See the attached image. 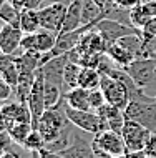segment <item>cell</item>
I'll use <instances>...</instances> for the list:
<instances>
[{
  "label": "cell",
  "mask_w": 156,
  "mask_h": 158,
  "mask_svg": "<svg viewBox=\"0 0 156 158\" xmlns=\"http://www.w3.org/2000/svg\"><path fill=\"white\" fill-rule=\"evenodd\" d=\"M22 148H25L27 152H33V153H38L42 148H45V140H43V136L40 135V131L33 128L30 131V135L25 138Z\"/></svg>",
  "instance_id": "obj_25"
},
{
  "label": "cell",
  "mask_w": 156,
  "mask_h": 158,
  "mask_svg": "<svg viewBox=\"0 0 156 158\" xmlns=\"http://www.w3.org/2000/svg\"><path fill=\"white\" fill-rule=\"evenodd\" d=\"M38 158H65V156L60 155V153H57V152H50L47 148H42L38 152Z\"/></svg>",
  "instance_id": "obj_32"
},
{
  "label": "cell",
  "mask_w": 156,
  "mask_h": 158,
  "mask_svg": "<svg viewBox=\"0 0 156 158\" xmlns=\"http://www.w3.org/2000/svg\"><path fill=\"white\" fill-rule=\"evenodd\" d=\"M82 5H83V0H73V2L68 5L60 33H68V32L78 30V28L83 27V22H82Z\"/></svg>",
  "instance_id": "obj_14"
},
{
  "label": "cell",
  "mask_w": 156,
  "mask_h": 158,
  "mask_svg": "<svg viewBox=\"0 0 156 158\" xmlns=\"http://www.w3.org/2000/svg\"><path fill=\"white\" fill-rule=\"evenodd\" d=\"M2 158H22V156H20V155H18V153H17V152L7 150V152L3 153V155H2Z\"/></svg>",
  "instance_id": "obj_34"
},
{
  "label": "cell",
  "mask_w": 156,
  "mask_h": 158,
  "mask_svg": "<svg viewBox=\"0 0 156 158\" xmlns=\"http://www.w3.org/2000/svg\"><path fill=\"white\" fill-rule=\"evenodd\" d=\"M145 155L148 158H156V133L151 135L150 142H148V145H146V148H145Z\"/></svg>",
  "instance_id": "obj_29"
},
{
  "label": "cell",
  "mask_w": 156,
  "mask_h": 158,
  "mask_svg": "<svg viewBox=\"0 0 156 158\" xmlns=\"http://www.w3.org/2000/svg\"><path fill=\"white\" fill-rule=\"evenodd\" d=\"M2 53H3V52H2V47H0V55H2Z\"/></svg>",
  "instance_id": "obj_41"
},
{
  "label": "cell",
  "mask_w": 156,
  "mask_h": 158,
  "mask_svg": "<svg viewBox=\"0 0 156 158\" xmlns=\"http://www.w3.org/2000/svg\"><path fill=\"white\" fill-rule=\"evenodd\" d=\"M93 2H95V3H98V5L103 8V7H105V5H106V3L110 2V0H93Z\"/></svg>",
  "instance_id": "obj_36"
},
{
  "label": "cell",
  "mask_w": 156,
  "mask_h": 158,
  "mask_svg": "<svg viewBox=\"0 0 156 158\" xmlns=\"http://www.w3.org/2000/svg\"><path fill=\"white\" fill-rule=\"evenodd\" d=\"M20 17H22V10L18 7H15L10 0H7L3 3V7L0 8V20L5 25L20 28Z\"/></svg>",
  "instance_id": "obj_23"
},
{
  "label": "cell",
  "mask_w": 156,
  "mask_h": 158,
  "mask_svg": "<svg viewBox=\"0 0 156 158\" xmlns=\"http://www.w3.org/2000/svg\"><path fill=\"white\" fill-rule=\"evenodd\" d=\"M106 105V98H105L102 88H95V90H90V106L93 112H98L100 108Z\"/></svg>",
  "instance_id": "obj_26"
},
{
  "label": "cell",
  "mask_w": 156,
  "mask_h": 158,
  "mask_svg": "<svg viewBox=\"0 0 156 158\" xmlns=\"http://www.w3.org/2000/svg\"><path fill=\"white\" fill-rule=\"evenodd\" d=\"M153 133L154 131L148 130L146 127H143L138 122H133V120H126L123 125V130H121L123 140L130 152H145L146 145H148Z\"/></svg>",
  "instance_id": "obj_7"
},
{
  "label": "cell",
  "mask_w": 156,
  "mask_h": 158,
  "mask_svg": "<svg viewBox=\"0 0 156 158\" xmlns=\"http://www.w3.org/2000/svg\"><path fill=\"white\" fill-rule=\"evenodd\" d=\"M33 35H35V48L33 50H37V52H40V53L50 52V50L55 47L57 38H58L57 33H53L50 30H45V28H40V30L35 32Z\"/></svg>",
  "instance_id": "obj_20"
},
{
  "label": "cell",
  "mask_w": 156,
  "mask_h": 158,
  "mask_svg": "<svg viewBox=\"0 0 156 158\" xmlns=\"http://www.w3.org/2000/svg\"><path fill=\"white\" fill-rule=\"evenodd\" d=\"M95 30H98L102 33V37L106 40L108 45L115 44V42L121 40L126 35H131V33H140L141 30L133 25H126L121 22H116V20H110V19H103L100 22H96L95 25Z\"/></svg>",
  "instance_id": "obj_8"
},
{
  "label": "cell",
  "mask_w": 156,
  "mask_h": 158,
  "mask_svg": "<svg viewBox=\"0 0 156 158\" xmlns=\"http://www.w3.org/2000/svg\"><path fill=\"white\" fill-rule=\"evenodd\" d=\"M100 88H102L103 95L106 98V103L113 105V106H118V108H121V110L126 108V105H128V102H130V90L123 82L113 78V77L108 75V73H102Z\"/></svg>",
  "instance_id": "obj_4"
},
{
  "label": "cell",
  "mask_w": 156,
  "mask_h": 158,
  "mask_svg": "<svg viewBox=\"0 0 156 158\" xmlns=\"http://www.w3.org/2000/svg\"><path fill=\"white\" fill-rule=\"evenodd\" d=\"M113 2H115L116 5L123 7V8H128V10H131V8H134L136 5H140L141 0H113Z\"/></svg>",
  "instance_id": "obj_30"
},
{
  "label": "cell",
  "mask_w": 156,
  "mask_h": 158,
  "mask_svg": "<svg viewBox=\"0 0 156 158\" xmlns=\"http://www.w3.org/2000/svg\"><path fill=\"white\" fill-rule=\"evenodd\" d=\"M151 2H156V0H141V3H151Z\"/></svg>",
  "instance_id": "obj_38"
},
{
  "label": "cell",
  "mask_w": 156,
  "mask_h": 158,
  "mask_svg": "<svg viewBox=\"0 0 156 158\" xmlns=\"http://www.w3.org/2000/svg\"><path fill=\"white\" fill-rule=\"evenodd\" d=\"M80 128L75 135L73 143L68 148L60 152V155L65 158H95V152H93V138L88 140L83 135H80Z\"/></svg>",
  "instance_id": "obj_10"
},
{
  "label": "cell",
  "mask_w": 156,
  "mask_h": 158,
  "mask_svg": "<svg viewBox=\"0 0 156 158\" xmlns=\"http://www.w3.org/2000/svg\"><path fill=\"white\" fill-rule=\"evenodd\" d=\"M140 88L146 90L156 83V58H136L125 68Z\"/></svg>",
  "instance_id": "obj_3"
},
{
  "label": "cell",
  "mask_w": 156,
  "mask_h": 158,
  "mask_svg": "<svg viewBox=\"0 0 156 158\" xmlns=\"http://www.w3.org/2000/svg\"><path fill=\"white\" fill-rule=\"evenodd\" d=\"M65 112H66L68 120L82 131H85V133L98 135L100 131L105 130L102 118H100V115L96 112H91V110H75V108L66 106V103H65Z\"/></svg>",
  "instance_id": "obj_6"
},
{
  "label": "cell",
  "mask_w": 156,
  "mask_h": 158,
  "mask_svg": "<svg viewBox=\"0 0 156 158\" xmlns=\"http://www.w3.org/2000/svg\"><path fill=\"white\" fill-rule=\"evenodd\" d=\"M65 98V103L66 106L70 108H75V110H91L90 106V90H85L82 87H77V88H71L63 95ZM93 112V110H91Z\"/></svg>",
  "instance_id": "obj_15"
},
{
  "label": "cell",
  "mask_w": 156,
  "mask_h": 158,
  "mask_svg": "<svg viewBox=\"0 0 156 158\" xmlns=\"http://www.w3.org/2000/svg\"><path fill=\"white\" fill-rule=\"evenodd\" d=\"M0 80H2V77H0Z\"/></svg>",
  "instance_id": "obj_42"
},
{
  "label": "cell",
  "mask_w": 156,
  "mask_h": 158,
  "mask_svg": "<svg viewBox=\"0 0 156 158\" xmlns=\"http://www.w3.org/2000/svg\"><path fill=\"white\" fill-rule=\"evenodd\" d=\"M106 55L110 58H111L113 62L116 63L120 68H125L130 65L131 62L136 60V57L130 52V50H126L121 44H118V42H115V44H111V45H108V48H106Z\"/></svg>",
  "instance_id": "obj_17"
},
{
  "label": "cell",
  "mask_w": 156,
  "mask_h": 158,
  "mask_svg": "<svg viewBox=\"0 0 156 158\" xmlns=\"http://www.w3.org/2000/svg\"><path fill=\"white\" fill-rule=\"evenodd\" d=\"M123 112L126 120L138 122L140 125L156 133V98L146 95L145 90L130 98Z\"/></svg>",
  "instance_id": "obj_1"
},
{
  "label": "cell",
  "mask_w": 156,
  "mask_h": 158,
  "mask_svg": "<svg viewBox=\"0 0 156 158\" xmlns=\"http://www.w3.org/2000/svg\"><path fill=\"white\" fill-rule=\"evenodd\" d=\"M80 52H96V53H106L108 44L106 40L102 37V33L95 28L85 32L80 38V44L77 45Z\"/></svg>",
  "instance_id": "obj_13"
},
{
  "label": "cell",
  "mask_w": 156,
  "mask_h": 158,
  "mask_svg": "<svg viewBox=\"0 0 156 158\" xmlns=\"http://www.w3.org/2000/svg\"><path fill=\"white\" fill-rule=\"evenodd\" d=\"M3 25H5V23H0V30H2V27H3Z\"/></svg>",
  "instance_id": "obj_40"
},
{
  "label": "cell",
  "mask_w": 156,
  "mask_h": 158,
  "mask_svg": "<svg viewBox=\"0 0 156 158\" xmlns=\"http://www.w3.org/2000/svg\"><path fill=\"white\" fill-rule=\"evenodd\" d=\"M130 17H131L133 27L140 28V30H143V28L154 19V15L151 14L148 3H140V5L131 8V10H130Z\"/></svg>",
  "instance_id": "obj_18"
},
{
  "label": "cell",
  "mask_w": 156,
  "mask_h": 158,
  "mask_svg": "<svg viewBox=\"0 0 156 158\" xmlns=\"http://www.w3.org/2000/svg\"><path fill=\"white\" fill-rule=\"evenodd\" d=\"M66 8H68V5H65V3H50V5H43L38 10L42 28L60 35Z\"/></svg>",
  "instance_id": "obj_9"
},
{
  "label": "cell",
  "mask_w": 156,
  "mask_h": 158,
  "mask_svg": "<svg viewBox=\"0 0 156 158\" xmlns=\"http://www.w3.org/2000/svg\"><path fill=\"white\" fill-rule=\"evenodd\" d=\"M93 147L111 158L123 156L125 153L130 152L123 140V135L113 130H103L98 135H93Z\"/></svg>",
  "instance_id": "obj_5"
},
{
  "label": "cell",
  "mask_w": 156,
  "mask_h": 158,
  "mask_svg": "<svg viewBox=\"0 0 156 158\" xmlns=\"http://www.w3.org/2000/svg\"><path fill=\"white\" fill-rule=\"evenodd\" d=\"M22 38H23L22 28L12 27V25H3L2 30H0V47H2V52L8 53V55H15L17 50L22 45Z\"/></svg>",
  "instance_id": "obj_12"
},
{
  "label": "cell",
  "mask_w": 156,
  "mask_h": 158,
  "mask_svg": "<svg viewBox=\"0 0 156 158\" xmlns=\"http://www.w3.org/2000/svg\"><path fill=\"white\" fill-rule=\"evenodd\" d=\"M10 2H12V3H14V5H15V7H18V8H20V10H22V8L25 7V2H27V0H10Z\"/></svg>",
  "instance_id": "obj_35"
},
{
  "label": "cell",
  "mask_w": 156,
  "mask_h": 158,
  "mask_svg": "<svg viewBox=\"0 0 156 158\" xmlns=\"http://www.w3.org/2000/svg\"><path fill=\"white\" fill-rule=\"evenodd\" d=\"M96 113L100 115V118H102V122H103V125H105V130H113V131L121 133L123 125H125V122H126L125 112L121 108L106 103L103 108H100Z\"/></svg>",
  "instance_id": "obj_11"
},
{
  "label": "cell",
  "mask_w": 156,
  "mask_h": 158,
  "mask_svg": "<svg viewBox=\"0 0 156 158\" xmlns=\"http://www.w3.org/2000/svg\"><path fill=\"white\" fill-rule=\"evenodd\" d=\"M5 2H7V0H0V8L3 7V3H5Z\"/></svg>",
  "instance_id": "obj_39"
},
{
  "label": "cell",
  "mask_w": 156,
  "mask_h": 158,
  "mask_svg": "<svg viewBox=\"0 0 156 158\" xmlns=\"http://www.w3.org/2000/svg\"><path fill=\"white\" fill-rule=\"evenodd\" d=\"M12 93H14V87L12 85H8L5 80H0V103L2 102H5V100H8V98L12 97Z\"/></svg>",
  "instance_id": "obj_28"
},
{
  "label": "cell",
  "mask_w": 156,
  "mask_h": 158,
  "mask_svg": "<svg viewBox=\"0 0 156 158\" xmlns=\"http://www.w3.org/2000/svg\"><path fill=\"white\" fill-rule=\"evenodd\" d=\"M20 28L23 33H35L42 28L38 10H28L22 8V17H20Z\"/></svg>",
  "instance_id": "obj_21"
},
{
  "label": "cell",
  "mask_w": 156,
  "mask_h": 158,
  "mask_svg": "<svg viewBox=\"0 0 156 158\" xmlns=\"http://www.w3.org/2000/svg\"><path fill=\"white\" fill-rule=\"evenodd\" d=\"M15 60H17V55H8V53L0 55V75H2L10 65H14Z\"/></svg>",
  "instance_id": "obj_27"
},
{
  "label": "cell",
  "mask_w": 156,
  "mask_h": 158,
  "mask_svg": "<svg viewBox=\"0 0 156 158\" xmlns=\"http://www.w3.org/2000/svg\"><path fill=\"white\" fill-rule=\"evenodd\" d=\"M118 158H148V156L145 155V152H128L123 156H118Z\"/></svg>",
  "instance_id": "obj_33"
},
{
  "label": "cell",
  "mask_w": 156,
  "mask_h": 158,
  "mask_svg": "<svg viewBox=\"0 0 156 158\" xmlns=\"http://www.w3.org/2000/svg\"><path fill=\"white\" fill-rule=\"evenodd\" d=\"M7 150H5V148H3V145L2 143H0V158H2V155H3V153H5Z\"/></svg>",
  "instance_id": "obj_37"
},
{
  "label": "cell",
  "mask_w": 156,
  "mask_h": 158,
  "mask_svg": "<svg viewBox=\"0 0 156 158\" xmlns=\"http://www.w3.org/2000/svg\"><path fill=\"white\" fill-rule=\"evenodd\" d=\"M82 65L75 62L66 63L65 70H63V87H65V93L71 90V88H77L80 83V73H82Z\"/></svg>",
  "instance_id": "obj_22"
},
{
  "label": "cell",
  "mask_w": 156,
  "mask_h": 158,
  "mask_svg": "<svg viewBox=\"0 0 156 158\" xmlns=\"http://www.w3.org/2000/svg\"><path fill=\"white\" fill-rule=\"evenodd\" d=\"M33 130V125L32 123H27V122H17L14 125L8 127V135H10V138L14 140V143L20 145L22 147L25 138H27L28 135H30V131Z\"/></svg>",
  "instance_id": "obj_24"
},
{
  "label": "cell",
  "mask_w": 156,
  "mask_h": 158,
  "mask_svg": "<svg viewBox=\"0 0 156 158\" xmlns=\"http://www.w3.org/2000/svg\"><path fill=\"white\" fill-rule=\"evenodd\" d=\"M103 20V8L95 3L93 0H83L82 5V22H83V28L88 32L96 25V22Z\"/></svg>",
  "instance_id": "obj_16"
},
{
  "label": "cell",
  "mask_w": 156,
  "mask_h": 158,
  "mask_svg": "<svg viewBox=\"0 0 156 158\" xmlns=\"http://www.w3.org/2000/svg\"><path fill=\"white\" fill-rule=\"evenodd\" d=\"M100 83H102V72L98 68H90V67L82 68L78 87L85 88V90H95V88H100Z\"/></svg>",
  "instance_id": "obj_19"
},
{
  "label": "cell",
  "mask_w": 156,
  "mask_h": 158,
  "mask_svg": "<svg viewBox=\"0 0 156 158\" xmlns=\"http://www.w3.org/2000/svg\"><path fill=\"white\" fill-rule=\"evenodd\" d=\"M43 2L45 0H27L23 8H28V10H40V8L43 7Z\"/></svg>",
  "instance_id": "obj_31"
},
{
  "label": "cell",
  "mask_w": 156,
  "mask_h": 158,
  "mask_svg": "<svg viewBox=\"0 0 156 158\" xmlns=\"http://www.w3.org/2000/svg\"><path fill=\"white\" fill-rule=\"evenodd\" d=\"M68 125H70V120L65 112V98H63L58 105L45 110V113L42 115L38 123H37L35 130L40 131V135L45 140V145H48L55 142Z\"/></svg>",
  "instance_id": "obj_2"
}]
</instances>
